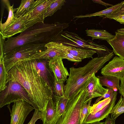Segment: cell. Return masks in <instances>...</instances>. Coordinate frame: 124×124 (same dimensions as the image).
Wrapping results in <instances>:
<instances>
[{
    "label": "cell",
    "mask_w": 124,
    "mask_h": 124,
    "mask_svg": "<svg viewBox=\"0 0 124 124\" xmlns=\"http://www.w3.org/2000/svg\"><path fill=\"white\" fill-rule=\"evenodd\" d=\"M10 80L17 81L24 88L39 111L45 109L53 97L52 87L38 73L32 60L17 62L8 72L7 84Z\"/></svg>",
    "instance_id": "6da1fadb"
},
{
    "label": "cell",
    "mask_w": 124,
    "mask_h": 124,
    "mask_svg": "<svg viewBox=\"0 0 124 124\" xmlns=\"http://www.w3.org/2000/svg\"><path fill=\"white\" fill-rule=\"evenodd\" d=\"M69 26L68 23L58 22L51 24L37 23L27 28L17 36L10 37L5 41L4 57L24 45H46L50 42L55 41L63 30Z\"/></svg>",
    "instance_id": "7a4b0ae2"
},
{
    "label": "cell",
    "mask_w": 124,
    "mask_h": 124,
    "mask_svg": "<svg viewBox=\"0 0 124 124\" xmlns=\"http://www.w3.org/2000/svg\"><path fill=\"white\" fill-rule=\"evenodd\" d=\"M113 53L104 57L93 58L82 67L70 68L69 77L65 86L64 96L69 101L74 98L86 81L113 57Z\"/></svg>",
    "instance_id": "3957f363"
},
{
    "label": "cell",
    "mask_w": 124,
    "mask_h": 124,
    "mask_svg": "<svg viewBox=\"0 0 124 124\" xmlns=\"http://www.w3.org/2000/svg\"><path fill=\"white\" fill-rule=\"evenodd\" d=\"M88 96L85 85L79 93L69 101L64 112L54 124H81V110Z\"/></svg>",
    "instance_id": "277c9868"
},
{
    "label": "cell",
    "mask_w": 124,
    "mask_h": 124,
    "mask_svg": "<svg viewBox=\"0 0 124 124\" xmlns=\"http://www.w3.org/2000/svg\"><path fill=\"white\" fill-rule=\"evenodd\" d=\"M7 87L0 91V108L14 102L23 100L30 104L35 109L38 110L37 107L31 101L28 93L19 83L14 80H9Z\"/></svg>",
    "instance_id": "5b68a950"
},
{
    "label": "cell",
    "mask_w": 124,
    "mask_h": 124,
    "mask_svg": "<svg viewBox=\"0 0 124 124\" xmlns=\"http://www.w3.org/2000/svg\"><path fill=\"white\" fill-rule=\"evenodd\" d=\"M45 45L29 44L18 47L4 57L6 70L8 73L18 62L36 53L44 50Z\"/></svg>",
    "instance_id": "8992f818"
},
{
    "label": "cell",
    "mask_w": 124,
    "mask_h": 124,
    "mask_svg": "<svg viewBox=\"0 0 124 124\" xmlns=\"http://www.w3.org/2000/svg\"><path fill=\"white\" fill-rule=\"evenodd\" d=\"M66 33V39H69L71 43L73 44L71 45L73 46L75 45L77 47H80L89 50L95 51L98 55V57H103L113 52L104 45H101L94 43L90 40L85 41L79 37L75 33L69 32Z\"/></svg>",
    "instance_id": "52a82bcc"
},
{
    "label": "cell",
    "mask_w": 124,
    "mask_h": 124,
    "mask_svg": "<svg viewBox=\"0 0 124 124\" xmlns=\"http://www.w3.org/2000/svg\"><path fill=\"white\" fill-rule=\"evenodd\" d=\"M55 0H37L29 11V15L26 22L27 28L39 22L44 23V15L47 9Z\"/></svg>",
    "instance_id": "ba28073f"
},
{
    "label": "cell",
    "mask_w": 124,
    "mask_h": 124,
    "mask_svg": "<svg viewBox=\"0 0 124 124\" xmlns=\"http://www.w3.org/2000/svg\"><path fill=\"white\" fill-rule=\"evenodd\" d=\"M13 102L11 110L10 104L7 106L10 113V124H23L28 115L34 108L29 103L23 100Z\"/></svg>",
    "instance_id": "9c48e42d"
},
{
    "label": "cell",
    "mask_w": 124,
    "mask_h": 124,
    "mask_svg": "<svg viewBox=\"0 0 124 124\" xmlns=\"http://www.w3.org/2000/svg\"><path fill=\"white\" fill-rule=\"evenodd\" d=\"M64 44L56 41H51L45 45V49L19 62H24L35 59L50 60L57 56L64 59L63 47Z\"/></svg>",
    "instance_id": "30bf717a"
},
{
    "label": "cell",
    "mask_w": 124,
    "mask_h": 124,
    "mask_svg": "<svg viewBox=\"0 0 124 124\" xmlns=\"http://www.w3.org/2000/svg\"><path fill=\"white\" fill-rule=\"evenodd\" d=\"M101 74L103 76H110L119 78L124 76V59L116 56L102 68Z\"/></svg>",
    "instance_id": "8fae6325"
},
{
    "label": "cell",
    "mask_w": 124,
    "mask_h": 124,
    "mask_svg": "<svg viewBox=\"0 0 124 124\" xmlns=\"http://www.w3.org/2000/svg\"><path fill=\"white\" fill-rule=\"evenodd\" d=\"M117 94V91L114 92L110 97V102L102 109L93 114L88 113L84 121L83 124L100 122L108 117L115 105Z\"/></svg>",
    "instance_id": "7c38bea8"
},
{
    "label": "cell",
    "mask_w": 124,
    "mask_h": 124,
    "mask_svg": "<svg viewBox=\"0 0 124 124\" xmlns=\"http://www.w3.org/2000/svg\"><path fill=\"white\" fill-rule=\"evenodd\" d=\"M88 96L85 103L88 102L94 98L102 96L108 89L103 87L100 84L99 79L94 74L86 82Z\"/></svg>",
    "instance_id": "4fadbf2b"
},
{
    "label": "cell",
    "mask_w": 124,
    "mask_h": 124,
    "mask_svg": "<svg viewBox=\"0 0 124 124\" xmlns=\"http://www.w3.org/2000/svg\"><path fill=\"white\" fill-rule=\"evenodd\" d=\"M62 60L60 57H55L49 60L48 66L54 74V79L64 82L66 81L69 74L67 69L64 65Z\"/></svg>",
    "instance_id": "5bb4252c"
},
{
    "label": "cell",
    "mask_w": 124,
    "mask_h": 124,
    "mask_svg": "<svg viewBox=\"0 0 124 124\" xmlns=\"http://www.w3.org/2000/svg\"><path fill=\"white\" fill-rule=\"evenodd\" d=\"M29 15V11L23 16L17 18L11 25L8 27L4 31H0L3 38L8 39L15 34L23 32L27 28L25 23Z\"/></svg>",
    "instance_id": "9a60e30c"
},
{
    "label": "cell",
    "mask_w": 124,
    "mask_h": 124,
    "mask_svg": "<svg viewBox=\"0 0 124 124\" xmlns=\"http://www.w3.org/2000/svg\"><path fill=\"white\" fill-rule=\"evenodd\" d=\"M115 38L107 41L113 49L114 54L124 59V34L115 32Z\"/></svg>",
    "instance_id": "2e32d148"
},
{
    "label": "cell",
    "mask_w": 124,
    "mask_h": 124,
    "mask_svg": "<svg viewBox=\"0 0 124 124\" xmlns=\"http://www.w3.org/2000/svg\"><path fill=\"white\" fill-rule=\"evenodd\" d=\"M51 98L48 100L45 109L40 111V120L43 124H50L55 115L56 107L54 101Z\"/></svg>",
    "instance_id": "e0dca14e"
},
{
    "label": "cell",
    "mask_w": 124,
    "mask_h": 124,
    "mask_svg": "<svg viewBox=\"0 0 124 124\" xmlns=\"http://www.w3.org/2000/svg\"><path fill=\"white\" fill-rule=\"evenodd\" d=\"M65 50L73 56L82 60L85 58H93V55L96 52L93 50L77 48L71 46L64 45Z\"/></svg>",
    "instance_id": "ac0fdd59"
},
{
    "label": "cell",
    "mask_w": 124,
    "mask_h": 124,
    "mask_svg": "<svg viewBox=\"0 0 124 124\" xmlns=\"http://www.w3.org/2000/svg\"><path fill=\"white\" fill-rule=\"evenodd\" d=\"M100 84L102 86H105L112 88L114 92L117 91L120 88L119 78L110 76H98Z\"/></svg>",
    "instance_id": "d6986e66"
},
{
    "label": "cell",
    "mask_w": 124,
    "mask_h": 124,
    "mask_svg": "<svg viewBox=\"0 0 124 124\" xmlns=\"http://www.w3.org/2000/svg\"><path fill=\"white\" fill-rule=\"evenodd\" d=\"M55 103L56 107V112L54 117L50 124H54L64 112L69 100L64 96H54Z\"/></svg>",
    "instance_id": "ffe728a7"
},
{
    "label": "cell",
    "mask_w": 124,
    "mask_h": 124,
    "mask_svg": "<svg viewBox=\"0 0 124 124\" xmlns=\"http://www.w3.org/2000/svg\"><path fill=\"white\" fill-rule=\"evenodd\" d=\"M85 31L87 35L92 37L93 40L99 39L108 41L113 39L115 36L104 30L90 29Z\"/></svg>",
    "instance_id": "44dd1931"
},
{
    "label": "cell",
    "mask_w": 124,
    "mask_h": 124,
    "mask_svg": "<svg viewBox=\"0 0 124 124\" xmlns=\"http://www.w3.org/2000/svg\"><path fill=\"white\" fill-rule=\"evenodd\" d=\"M124 3V1L102 11L90 14L76 16L74 17V18L90 17L96 16L104 17L107 15L114 13L118 11Z\"/></svg>",
    "instance_id": "7402d4cb"
},
{
    "label": "cell",
    "mask_w": 124,
    "mask_h": 124,
    "mask_svg": "<svg viewBox=\"0 0 124 124\" xmlns=\"http://www.w3.org/2000/svg\"><path fill=\"white\" fill-rule=\"evenodd\" d=\"M2 0L7 6L8 14L7 19L5 22L2 23L1 22H0V31H4L8 27L13 24L17 19L14 16L13 12L15 11L16 9H13V4L12 6H11L8 0Z\"/></svg>",
    "instance_id": "603a6c76"
},
{
    "label": "cell",
    "mask_w": 124,
    "mask_h": 124,
    "mask_svg": "<svg viewBox=\"0 0 124 124\" xmlns=\"http://www.w3.org/2000/svg\"><path fill=\"white\" fill-rule=\"evenodd\" d=\"M31 60L34 63L38 73L49 84L47 77V69L46 67L47 59H35Z\"/></svg>",
    "instance_id": "cb8c5ba5"
},
{
    "label": "cell",
    "mask_w": 124,
    "mask_h": 124,
    "mask_svg": "<svg viewBox=\"0 0 124 124\" xmlns=\"http://www.w3.org/2000/svg\"><path fill=\"white\" fill-rule=\"evenodd\" d=\"M34 0H22L18 7L16 8L14 16L17 18L23 16L30 9L34 3Z\"/></svg>",
    "instance_id": "d4e9b609"
},
{
    "label": "cell",
    "mask_w": 124,
    "mask_h": 124,
    "mask_svg": "<svg viewBox=\"0 0 124 124\" xmlns=\"http://www.w3.org/2000/svg\"><path fill=\"white\" fill-rule=\"evenodd\" d=\"M124 113V97L121 95L117 104L114 106L110 112L111 117L115 120L121 114Z\"/></svg>",
    "instance_id": "484cf974"
},
{
    "label": "cell",
    "mask_w": 124,
    "mask_h": 124,
    "mask_svg": "<svg viewBox=\"0 0 124 124\" xmlns=\"http://www.w3.org/2000/svg\"><path fill=\"white\" fill-rule=\"evenodd\" d=\"M65 2V0H55L47 9L44 14V18L51 16L57 10L61 9Z\"/></svg>",
    "instance_id": "4316f807"
},
{
    "label": "cell",
    "mask_w": 124,
    "mask_h": 124,
    "mask_svg": "<svg viewBox=\"0 0 124 124\" xmlns=\"http://www.w3.org/2000/svg\"><path fill=\"white\" fill-rule=\"evenodd\" d=\"M0 91H1L7 87L8 73L5 66L4 57L0 58Z\"/></svg>",
    "instance_id": "83f0119b"
},
{
    "label": "cell",
    "mask_w": 124,
    "mask_h": 124,
    "mask_svg": "<svg viewBox=\"0 0 124 124\" xmlns=\"http://www.w3.org/2000/svg\"><path fill=\"white\" fill-rule=\"evenodd\" d=\"M111 100L110 98L100 101L92 106H91L89 111V113L94 114L101 110L108 104Z\"/></svg>",
    "instance_id": "f1b7e54d"
},
{
    "label": "cell",
    "mask_w": 124,
    "mask_h": 124,
    "mask_svg": "<svg viewBox=\"0 0 124 124\" xmlns=\"http://www.w3.org/2000/svg\"><path fill=\"white\" fill-rule=\"evenodd\" d=\"M64 83L62 81H58L54 79V96H64L65 86Z\"/></svg>",
    "instance_id": "f546056e"
},
{
    "label": "cell",
    "mask_w": 124,
    "mask_h": 124,
    "mask_svg": "<svg viewBox=\"0 0 124 124\" xmlns=\"http://www.w3.org/2000/svg\"><path fill=\"white\" fill-rule=\"evenodd\" d=\"M92 99L89 100L88 102L85 103L83 106L80 114V120L81 124H83V122L86 116L89 113V109Z\"/></svg>",
    "instance_id": "4dcf8cb0"
},
{
    "label": "cell",
    "mask_w": 124,
    "mask_h": 124,
    "mask_svg": "<svg viewBox=\"0 0 124 124\" xmlns=\"http://www.w3.org/2000/svg\"><path fill=\"white\" fill-rule=\"evenodd\" d=\"M64 45L63 46V48L64 59H67L69 61L75 63H78L82 61V60L81 59L73 56L65 50L64 49Z\"/></svg>",
    "instance_id": "1f68e13d"
},
{
    "label": "cell",
    "mask_w": 124,
    "mask_h": 124,
    "mask_svg": "<svg viewBox=\"0 0 124 124\" xmlns=\"http://www.w3.org/2000/svg\"><path fill=\"white\" fill-rule=\"evenodd\" d=\"M124 15V3L120 8L118 10L114 13L106 15L104 18H108L110 19L114 18Z\"/></svg>",
    "instance_id": "d6a6232c"
},
{
    "label": "cell",
    "mask_w": 124,
    "mask_h": 124,
    "mask_svg": "<svg viewBox=\"0 0 124 124\" xmlns=\"http://www.w3.org/2000/svg\"><path fill=\"white\" fill-rule=\"evenodd\" d=\"M108 90L102 96L99 97L95 101L93 104L97 103L102 99H105L110 98L113 94L114 91L112 88L107 87Z\"/></svg>",
    "instance_id": "836d02e7"
},
{
    "label": "cell",
    "mask_w": 124,
    "mask_h": 124,
    "mask_svg": "<svg viewBox=\"0 0 124 124\" xmlns=\"http://www.w3.org/2000/svg\"><path fill=\"white\" fill-rule=\"evenodd\" d=\"M40 111L38 110L35 109L31 119L27 124H35L36 121L38 119H40Z\"/></svg>",
    "instance_id": "e575fe53"
},
{
    "label": "cell",
    "mask_w": 124,
    "mask_h": 124,
    "mask_svg": "<svg viewBox=\"0 0 124 124\" xmlns=\"http://www.w3.org/2000/svg\"><path fill=\"white\" fill-rule=\"evenodd\" d=\"M5 39L2 37L1 34L0 33V58L4 57L3 48Z\"/></svg>",
    "instance_id": "d590c367"
},
{
    "label": "cell",
    "mask_w": 124,
    "mask_h": 124,
    "mask_svg": "<svg viewBox=\"0 0 124 124\" xmlns=\"http://www.w3.org/2000/svg\"><path fill=\"white\" fill-rule=\"evenodd\" d=\"M121 83L120 85L119 93L124 97V76L120 78Z\"/></svg>",
    "instance_id": "8d00e7d4"
},
{
    "label": "cell",
    "mask_w": 124,
    "mask_h": 124,
    "mask_svg": "<svg viewBox=\"0 0 124 124\" xmlns=\"http://www.w3.org/2000/svg\"><path fill=\"white\" fill-rule=\"evenodd\" d=\"M104 124H115V120L108 116L106 118Z\"/></svg>",
    "instance_id": "74e56055"
},
{
    "label": "cell",
    "mask_w": 124,
    "mask_h": 124,
    "mask_svg": "<svg viewBox=\"0 0 124 124\" xmlns=\"http://www.w3.org/2000/svg\"><path fill=\"white\" fill-rule=\"evenodd\" d=\"M113 19L119 22L120 23L124 24V15L119 16Z\"/></svg>",
    "instance_id": "f35d334b"
},
{
    "label": "cell",
    "mask_w": 124,
    "mask_h": 124,
    "mask_svg": "<svg viewBox=\"0 0 124 124\" xmlns=\"http://www.w3.org/2000/svg\"><path fill=\"white\" fill-rule=\"evenodd\" d=\"M92 1L94 3H96L101 4L105 6H113V5L111 4H109L106 3L104 2L101 0H93Z\"/></svg>",
    "instance_id": "ab89813d"
},
{
    "label": "cell",
    "mask_w": 124,
    "mask_h": 124,
    "mask_svg": "<svg viewBox=\"0 0 124 124\" xmlns=\"http://www.w3.org/2000/svg\"><path fill=\"white\" fill-rule=\"evenodd\" d=\"M117 31L119 33L124 34V28H122L118 29Z\"/></svg>",
    "instance_id": "60d3db41"
},
{
    "label": "cell",
    "mask_w": 124,
    "mask_h": 124,
    "mask_svg": "<svg viewBox=\"0 0 124 124\" xmlns=\"http://www.w3.org/2000/svg\"><path fill=\"white\" fill-rule=\"evenodd\" d=\"M104 122H95L92 123H90L86 124H104Z\"/></svg>",
    "instance_id": "b9f144b4"
}]
</instances>
